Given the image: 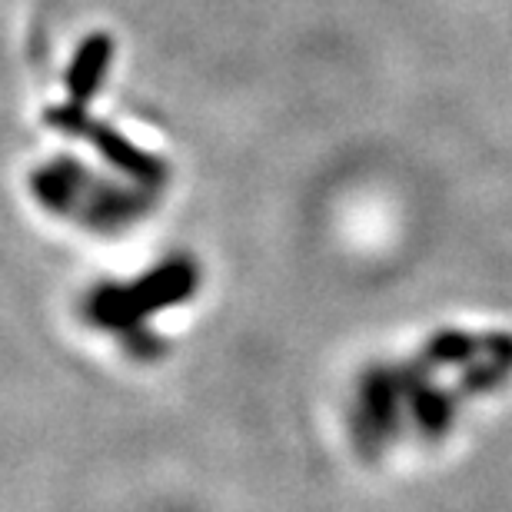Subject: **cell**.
Here are the masks:
<instances>
[{"label": "cell", "instance_id": "cell-1", "mask_svg": "<svg viewBox=\"0 0 512 512\" xmlns=\"http://www.w3.org/2000/svg\"><path fill=\"white\" fill-rule=\"evenodd\" d=\"M104 64V44H97L94 50H87V54H80V64L74 70V87L80 90H90V84H94L97 77V67Z\"/></svg>", "mask_w": 512, "mask_h": 512}]
</instances>
